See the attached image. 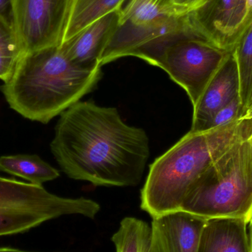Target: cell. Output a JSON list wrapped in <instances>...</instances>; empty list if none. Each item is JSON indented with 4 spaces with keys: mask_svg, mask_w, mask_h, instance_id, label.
<instances>
[{
    "mask_svg": "<svg viewBox=\"0 0 252 252\" xmlns=\"http://www.w3.org/2000/svg\"><path fill=\"white\" fill-rule=\"evenodd\" d=\"M198 38L235 51L252 24V0H204L188 13Z\"/></svg>",
    "mask_w": 252,
    "mask_h": 252,
    "instance_id": "9c48e42d",
    "label": "cell"
},
{
    "mask_svg": "<svg viewBox=\"0 0 252 252\" xmlns=\"http://www.w3.org/2000/svg\"><path fill=\"white\" fill-rule=\"evenodd\" d=\"M73 0H13V25L24 56L60 47Z\"/></svg>",
    "mask_w": 252,
    "mask_h": 252,
    "instance_id": "ba28073f",
    "label": "cell"
},
{
    "mask_svg": "<svg viewBox=\"0 0 252 252\" xmlns=\"http://www.w3.org/2000/svg\"><path fill=\"white\" fill-rule=\"evenodd\" d=\"M0 18L13 22V0H0Z\"/></svg>",
    "mask_w": 252,
    "mask_h": 252,
    "instance_id": "7402d4cb",
    "label": "cell"
},
{
    "mask_svg": "<svg viewBox=\"0 0 252 252\" xmlns=\"http://www.w3.org/2000/svg\"><path fill=\"white\" fill-rule=\"evenodd\" d=\"M112 240L116 252H156L153 247L151 226L136 218L123 219Z\"/></svg>",
    "mask_w": 252,
    "mask_h": 252,
    "instance_id": "2e32d148",
    "label": "cell"
},
{
    "mask_svg": "<svg viewBox=\"0 0 252 252\" xmlns=\"http://www.w3.org/2000/svg\"><path fill=\"white\" fill-rule=\"evenodd\" d=\"M0 171L22 178L37 185L55 180L60 176L57 169L38 155L28 154L0 157Z\"/></svg>",
    "mask_w": 252,
    "mask_h": 252,
    "instance_id": "5bb4252c",
    "label": "cell"
},
{
    "mask_svg": "<svg viewBox=\"0 0 252 252\" xmlns=\"http://www.w3.org/2000/svg\"><path fill=\"white\" fill-rule=\"evenodd\" d=\"M127 0H73L63 42L103 16L122 9Z\"/></svg>",
    "mask_w": 252,
    "mask_h": 252,
    "instance_id": "9a60e30c",
    "label": "cell"
},
{
    "mask_svg": "<svg viewBox=\"0 0 252 252\" xmlns=\"http://www.w3.org/2000/svg\"><path fill=\"white\" fill-rule=\"evenodd\" d=\"M102 76L101 67L82 69L52 47L25 54L0 90L15 112L47 124L92 93Z\"/></svg>",
    "mask_w": 252,
    "mask_h": 252,
    "instance_id": "3957f363",
    "label": "cell"
},
{
    "mask_svg": "<svg viewBox=\"0 0 252 252\" xmlns=\"http://www.w3.org/2000/svg\"><path fill=\"white\" fill-rule=\"evenodd\" d=\"M232 53L205 40L188 37L164 46L148 63L164 69L186 91L195 107L216 72Z\"/></svg>",
    "mask_w": 252,
    "mask_h": 252,
    "instance_id": "52a82bcc",
    "label": "cell"
},
{
    "mask_svg": "<svg viewBox=\"0 0 252 252\" xmlns=\"http://www.w3.org/2000/svg\"><path fill=\"white\" fill-rule=\"evenodd\" d=\"M244 116L245 112L239 96L217 111L204 126L203 130H210L219 126L226 125Z\"/></svg>",
    "mask_w": 252,
    "mask_h": 252,
    "instance_id": "d6986e66",
    "label": "cell"
},
{
    "mask_svg": "<svg viewBox=\"0 0 252 252\" xmlns=\"http://www.w3.org/2000/svg\"><path fill=\"white\" fill-rule=\"evenodd\" d=\"M180 210L204 219L252 217V142H239L189 187Z\"/></svg>",
    "mask_w": 252,
    "mask_h": 252,
    "instance_id": "277c9868",
    "label": "cell"
},
{
    "mask_svg": "<svg viewBox=\"0 0 252 252\" xmlns=\"http://www.w3.org/2000/svg\"><path fill=\"white\" fill-rule=\"evenodd\" d=\"M248 223L245 219L235 218L208 219L198 252H250Z\"/></svg>",
    "mask_w": 252,
    "mask_h": 252,
    "instance_id": "4fadbf2b",
    "label": "cell"
},
{
    "mask_svg": "<svg viewBox=\"0 0 252 252\" xmlns=\"http://www.w3.org/2000/svg\"><path fill=\"white\" fill-rule=\"evenodd\" d=\"M151 1L152 0H127L126 1L125 6L123 7L122 10H121V21L128 17L135 10L142 6V4Z\"/></svg>",
    "mask_w": 252,
    "mask_h": 252,
    "instance_id": "ffe728a7",
    "label": "cell"
},
{
    "mask_svg": "<svg viewBox=\"0 0 252 252\" xmlns=\"http://www.w3.org/2000/svg\"><path fill=\"white\" fill-rule=\"evenodd\" d=\"M188 37L198 38L188 13L167 0H152L121 21L100 58V66L126 56L139 58L148 63L164 46Z\"/></svg>",
    "mask_w": 252,
    "mask_h": 252,
    "instance_id": "5b68a950",
    "label": "cell"
},
{
    "mask_svg": "<svg viewBox=\"0 0 252 252\" xmlns=\"http://www.w3.org/2000/svg\"><path fill=\"white\" fill-rule=\"evenodd\" d=\"M240 78V98L247 115L252 104V24L235 48Z\"/></svg>",
    "mask_w": 252,
    "mask_h": 252,
    "instance_id": "ac0fdd59",
    "label": "cell"
},
{
    "mask_svg": "<svg viewBox=\"0 0 252 252\" xmlns=\"http://www.w3.org/2000/svg\"><path fill=\"white\" fill-rule=\"evenodd\" d=\"M239 96V72L235 53L232 52L193 107L191 131H202L217 111Z\"/></svg>",
    "mask_w": 252,
    "mask_h": 252,
    "instance_id": "7c38bea8",
    "label": "cell"
},
{
    "mask_svg": "<svg viewBox=\"0 0 252 252\" xmlns=\"http://www.w3.org/2000/svg\"></svg>",
    "mask_w": 252,
    "mask_h": 252,
    "instance_id": "4316f807",
    "label": "cell"
},
{
    "mask_svg": "<svg viewBox=\"0 0 252 252\" xmlns=\"http://www.w3.org/2000/svg\"><path fill=\"white\" fill-rule=\"evenodd\" d=\"M207 219L177 210L153 218V247L156 252H198Z\"/></svg>",
    "mask_w": 252,
    "mask_h": 252,
    "instance_id": "30bf717a",
    "label": "cell"
},
{
    "mask_svg": "<svg viewBox=\"0 0 252 252\" xmlns=\"http://www.w3.org/2000/svg\"><path fill=\"white\" fill-rule=\"evenodd\" d=\"M252 138V117L202 131L189 130L154 160L141 190V208L151 217L180 210L190 185L228 150Z\"/></svg>",
    "mask_w": 252,
    "mask_h": 252,
    "instance_id": "7a4b0ae2",
    "label": "cell"
},
{
    "mask_svg": "<svg viewBox=\"0 0 252 252\" xmlns=\"http://www.w3.org/2000/svg\"></svg>",
    "mask_w": 252,
    "mask_h": 252,
    "instance_id": "484cf974",
    "label": "cell"
},
{
    "mask_svg": "<svg viewBox=\"0 0 252 252\" xmlns=\"http://www.w3.org/2000/svg\"><path fill=\"white\" fill-rule=\"evenodd\" d=\"M50 149L68 177L106 187L139 185L151 153L144 129L126 124L116 108L93 101L60 115Z\"/></svg>",
    "mask_w": 252,
    "mask_h": 252,
    "instance_id": "6da1fadb",
    "label": "cell"
},
{
    "mask_svg": "<svg viewBox=\"0 0 252 252\" xmlns=\"http://www.w3.org/2000/svg\"><path fill=\"white\" fill-rule=\"evenodd\" d=\"M24 56L13 22L0 18V80L7 82Z\"/></svg>",
    "mask_w": 252,
    "mask_h": 252,
    "instance_id": "e0dca14e",
    "label": "cell"
},
{
    "mask_svg": "<svg viewBox=\"0 0 252 252\" xmlns=\"http://www.w3.org/2000/svg\"><path fill=\"white\" fill-rule=\"evenodd\" d=\"M122 9L115 10L80 31L60 46L63 54L72 63L82 69L94 70L116 32L121 19Z\"/></svg>",
    "mask_w": 252,
    "mask_h": 252,
    "instance_id": "8fae6325",
    "label": "cell"
},
{
    "mask_svg": "<svg viewBox=\"0 0 252 252\" xmlns=\"http://www.w3.org/2000/svg\"><path fill=\"white\" fill-rule=\"evenodd\" d=\"M247 115H248V116L252 117V104L251 107L250 108V109H249L248 112H247Z\"/></svg>",
    "mask_w": 252,
    "mask_h": 252,
    "instance_id": "d4e9b609",
    "label": "cell"
},
{
    "mask_svg": "<svg viewBox=\"0 0 252 252\" xmlns=\"http://www.w3.org/2000/svg\"><path fill=\"white\" fill-rule=\"evenodd\" d=\"M171 4L185 13H189L191 10L199 5L204 0H170Z\"/></svg>",
    "mask_w": 252,
    "mask_h": 252,
    "instance_id": "44dd1931",
    "label": "cell"
},
{
    "mask_svg": "<svg viewBox=\"0 0 252 252\" xmlns=\"http://www.w3.org/2000/svg\"><path fill=\"white\" fill-rule=\"evenodd\" d=\"M250 223V252H252V217Z\"/></svg>",
    "mask_w": 252,
    "mask_h": 252,
    "instance_id": "cb8c5ba5",
    "label": "cell"
},
{
    "mask_svg": "<svg viewBox=\"0 0 252 252\" xmlns=\"http://www.w3.org/2000/svg\"><path fill=\"white\" fill-rule=\"evenodd\" d=\"M0 252H31L22 251V250H16V249L7 248V247H3V248H0Z\"/></svg>",
    "mask_w": 252,
    "mask_h": 252,
    "instance_id": "603a6c76",
    "label": "cell"
},
{
    "mask_svg": "<svg viewBox=\"0 0 252 252\" xmlns=\"http://www.w3.org/2000/svg\"><path fill=\"white\" fill-rule=\"evenodd\" d=\"M100 210V204L90 198H63L42 185L0 176V237L26 232L61 216L94 219Z\"/></svg>",
    "mask_w": 252,
    "mask_h": 252,
    "instance_id": "8992f818",
    "label": "cell"
}]
</instances>
